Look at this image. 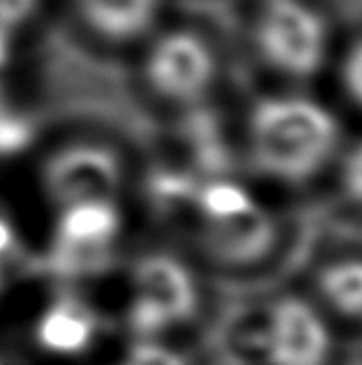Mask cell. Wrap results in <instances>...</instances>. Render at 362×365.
<instances>
[{"instance_id": "6da1fadb", "label": "cell", "mask_w": 362, "mask_h": 365, "mask_svg": "<svg viewBox=\"0 0 362 365\" xmlns=\"http://www.w3.org/2000/svg\"><path fill=\"white\" fill-rule=\"evenodd\" d=\"M335 111L302 93L265 95L247 118V150L263 176L304 182L339 155Z\"/></svg>"}, {"instance_id": "7a4b0ae2", "label": "cell", "mask_w": 362, "mask_h": 365, "mask_svg": "<svg viewBox=\"0 0 362 365\" xmlns=\"http://www.w3.org/2000/svg\"><path fill=\"white\" fill-rule=\"evenodd\" d=\"M254 49L282 79L316 76L330 56V26L309 0H263L252 28Z\"/></svg>"}, {"instance_id": "3957f363", "label": "cell", "mask_w": 362, "mask_h": 365, "mask_svg": "<svg viewBox=\"0 0 362 365\" xmlns=\"http://www.w3.org/2000/svg\"><path fill=\"white\" fill-rule=\"evenodd\" d=\"M137 301L129 322L137 333H157L196 310V289L187 268L166 255H148L134 266Z\"/></svg>"}, {"instance_id": "277c9868", "label": "cell", "mask_w": 362, "mask_h": 365, "mask_svg": "<svg viewBox=\"0 0 362 365\" xmlns=\"http://www.w3.org/2000/svg\"><path fill=\"white\" fill-rule=\"evenodd\" d=\"M217 76L213 46L198 33L176 31L155 44L148 58V79L159 95L192 102L211 91Z\"/></svg>"}, {"instance_id": "5b68a950", "label": "cell", "mask_w": 362, "mask_h": 365, "mask_svg": "<svg viewBox=\"0 0 362 365\" xmlns=\"http://www.w3.org/2000/svg\"><path fill=\"white\" fill-rule=\"evenodd\" d=\"M122 178L116 153L102 146H72L46 162L44 187L60 206L111 201Z\"/></svg>"}, {"instance_id": "8992f818", "label": "cell", "mask_w": 362, "mask_h": 365, "mask_svg": "<svg viewBox=\"0 0 362 365\" xmlns=\"http://www.w3.org/2000/svg\"><path fill=\"white\" fill-rule=\"evenodd\" d=\"M328 351V326L307 301L284 296L272 305L265 329L270 365H323Z\"/></svg>"}, {"instance_id": "52a82bcc", "label": "cell", "mask_w": 362, "mask_h": 365, "mask_svg": "<svg viewBox=\"0 0 362 365\" xmlns=\"http://www.w3.org/2000/svg\"><path fill=\"white\" fill-rule=\"evenodd\" d=\"M206 252L228 266H250L261 262L277 243V227L256 204L240 215L208 220Z\"/></svg>"}, {"instance_id": "ba28073f", "label": "cell", "mask_w": 362, "mask_h": 365, "mask_svg": "<svg viewBox=\"0 0 362 365\" xmlns=\"http://www.w3.org/2000/svg\"><path fill=\"white\" fill-rule=\"evenodd\" d=\"M95 329H97V324H95V314L88 307L81 301L65 296L42 317L37 340L51 351L76 354L92 342Z\"/></svg>"}, {"instance_id": "9c48e42d", "label": "cell", "mask_w": 362, "mask_h": 365, "mask_svg": "<svg viewBox=\"0 0 362 365\" xmlns=\"http://www.w3.org/2000/svg\"><path fill=\"white\" fill-rule=\"evenodd\" d=\"M81 14L102 35L127 40L150 26L155 0H79Z\"/></svg>"}, {"instance_id": "30bf717a", "label": "cell", "mask_w": 362, "mask_h": 365, "mask_svg": "<svg viewBox=\"0 0 362 365\" xmlns=\"http://www.w3.org/2000/svg\"><path fill=\"white\" fill-rule=\"evenodd\" d=\"M116 234L118 213L111 201L68 206L58 227V238L74 243H113Z\"/></svg>"}, {"instance_id": "8fae6325", "label": "cell", "mask_w": 362, "mask_h": 365, "mask_svg": "<svg viewBox=\"0 0 362 365\" xmlns=\"http://www.w3.org/2000/svg\"><path fill=\"white\" fill-rule=\"evenodd\" d=\"M319 292L339 314L362 317V259H341L323 268Z\"/></svg>"}, {"instance_id": "7c38bea8", "label": "cell", "mask_w": 362, "mask_h": 365, "mask_svg": "<svg viewBox=\"0 0 362 365\" xmlns=\"http://www.w3.org/2000/svg\"><path fill=\"white\" fill-rule=\"evenodd\" d=\"M113 266L111 243H74L58 238L46 259V268L55 275H95Z\"/></svg>"}, {"instance_id": "4fadbf2b", "label": "cell", "mask_w": 362, "mask_h": 365, "mask_svg": "<svg viewBox=\"0 0 362 365\" xmlns=\"http://www.w3.org/2000/svg\"><path fill=\"white\" fill-rule=\"evenodd\" d=\"M198 206H201L208 220H224L250 210L254 201L243 187L226 180H217L198 192Z\"/></svg>"}, {"instance_id": "5bb4252c", "label": "cell", "mask_w": 362, "mask_h": 365, "mask_svg": "<svg viewBox=\"0 0 362 365\" xmlns=\"http://www.w3.org/2000/svg\"><path fill=\"white\" fill-rule=\"evenodd\" d=\"M339 83L351 104L362 111V35L351 42L339 61Z\"/></svg>"}, {"instance_id": "9a60e30c", "label": "cell", "mask_w": 362, "mask_h": 365, "mask_svg": "<svg viewBox=\"0 0 362 365\" xmlns=\"http://www.w3.org/2000/svg\"><path fill=\"white\" fill-rule=\"evenodd\" d=\"M339 185L344 197L362 208V139L339 150Z\"/></svg>"}, {"instance_id": "2e32d148", "label": "cell", "mask_w": 362, "mask_h": 365, "mask_svg": "<svg viewBox=\"0 0 362 365\" xmlns=\"http://www.w3.org/2000/svg\"><path fill=\"white\" fill-rule=\"evenodd\" d=\"M122 365H185V361L159 344H139L129 351L127 361Z\"/></svg>"}, {"instance_id": "e0dca14e", "label": "cell", "mask_w": 362, "mask_h": 365, "mask_svg": "<svg viewBox=\"0 0 362 365\" xmlns=\"http://www.w3.org/2000/svg\"><path fill=\"white\" fill-rule=\"evenodd\" d=\"M23 141H26L23 123H18L16 118L0 111V153H9V150L21 148Z\"/></svg>"}, {"instance_id": "ac0fdd59", "label": "cell", "mask_w": 362, "mask_h": 365, "mask_svg": "<svg viewBox=\"0 0 362 365\" xmlns=\"http://www.w3.org/2000/svg\"><path fill=\"white\" fill-rule=\"evenodd\" d=\"M35 0H0V26L16 24L33 9Z\"/></svg>"}, {"instance_id": "d6986e66", "label": "cell", "mask_w": 362, "mask_h": 365, "mask_svg": "<svg viewBox=\"0 0 362 365\" xmlns=\"http://www.w3.org/2000/svg\"><path fill=\"white\" fill-rule=\"evenodd\" d=\"M14 243V234H12V227H9L3 217H0V252H5V250Z\"/></svg>"}, {"instance_id": "ffe728a7", "label": "cell", "mask_w": 362, "mask_h": 365, "mask_svg": "<svg viewBox=\"0 0 362 365\" xmlns=\"http://www.w3.org/2000/svg\"><path fill=\"white\" fill-rule=\"evenodd\" d=\"M3 63H5V37L0 33V67H3Z\"/></svg>"}]
</instances>
